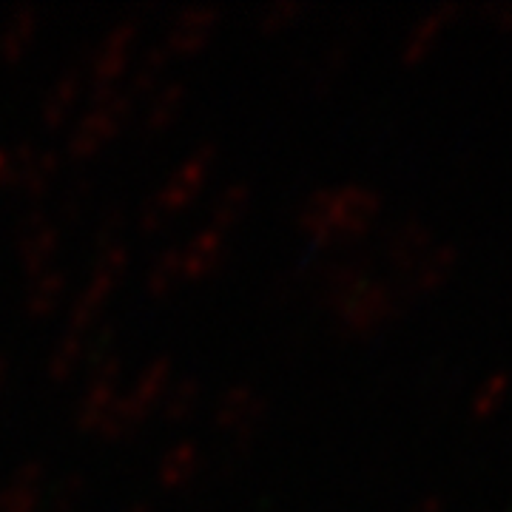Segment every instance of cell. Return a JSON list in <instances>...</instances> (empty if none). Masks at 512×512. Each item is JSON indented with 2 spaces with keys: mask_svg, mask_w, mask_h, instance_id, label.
Here are the masks:
<instances>
[{
  "mask_svg": "<svg viewBox=\"0 0 512 512\" xmlns=\"http://www.w3.org/2000/svg\"><path fill=\"white\" fill-rule=\"evenodd\" d=\"M92 202V180H74V183L66 185L63 197H60V220L80 222L86 208Z\"/></svg>",
  "mask_w": 512,
  "mask_h": 512,
  "instance_id": "484cf974",
  "label": "cell"
},
{
  "mask_svg": "<svg viewBox=\"0 0 512 512\" xmlns=\"http://www.w3.org/2000/svg\"><path fill=\"white\" fill-rule=\"evenodd\" d=\"M168 63H171V57L165 52L163 43L146 49L143 55L134 60V66H131V72H128V86L123 92H126L134 103H137L140 97H151V94L163 86Z\"/></svg>",
  "mask_w": 512,
  "mask_h": 512,
  "instance_id": "d6986e66",
  "label": "cell"
},
{
  "mask_svg": "<svg viewBox=\"0 0 512 512\" xmlns=\"http://www.w3.org/2000/svg\"><path fill=\"white\" fill-rule=\"evenodd\" d=\"M57 251H60V228L55 220H49L43 211H32L23 217L18 228V256L20 268L29 279H35L43 271L55 268Z\"/></svg>",
  "mask_w": 512,
  "mask_h": 512,
  "instance_id": "30bf717a",
  "label": "cell"
},
{
  "mask_svg": "<svg viewBox=\"0 0 512 512\" xmlns=\"http://www.w3.org/2000/svg\"><path fill=\"white\" fill-rule=\"evenodd\" d=\"M83 495H86V478L80 473H66L43 495V510L49 507V512H74V507L83 501Z\"/></svg>",
  "mask_w": 512,
  "mask_h": 512,
  "instance_id": "d4e9b609",
  "label": "cell"
},
{
  "mask_svg": "<svg viewBox=\"0 0 512 512\" xmlns=\"http://www.w3.org/2000/svg\"><path fill=\"white\" fill-rule=\"evenodd\" d=\"M183 282V259L180 248H165L163 254L151 262L146 274V293L151 299H165L177 291Z\"/></svg>",
  "mask_w": 512,
  "mask_h": 512,
  "instance_id": "603a6c76",
  "label": "cell"
},
{
  "mask_svg": "<svg viewBox=\"0 0 512 512\" xmlns=\"http://www.w3.org/2000/svg\"><path fill=\"white\" fill-rule=\"evenodd\" d=\"M251 202H254V191H251L248 183L237 180V183L225 185L217 194L214 205H211L208 228H214V231L228 237V231H234L239 222L245 220V214L251 211Z\"/></svg>",
  "mask_w": 512,
  "mask_h": 512,
  "instance_id": "ffe728a7",
  "label": "cell"
},
{
  "mask_svg": "<svg viewBox=\"0 0 512 512\" xmlns=\"http://www.w3.org/2000/svg\"><path fill=\"white\" fill-rule=\"evenodd\" d=\"M262 399H265V396H259L251 384H234V387H228L220 399H217L214 416H211L214 430L231 436L237 427H242V424L248 421V416L262 404Z\"/></svg>",
  "mask_w": 512,
  "mask_h": 512,
  "instance_id": "ac0fdd59",
  "label": "cell"
},
{
  "mask_svg": "<svg viewBox=\"0 0 512 512\" xmlns=\"http://www.w3.org/2000/svg\"><path fill=\"white\" fill-rule=\"evenodd\" d=\"M200 402L202 382L197 376H183V379L168 384L163 402H160V413L168 424H183L200 410Z\"/></svg>",
  "mask_w": 512,
  "mask_h": 512,
  "instance_id": "7402d4cb",
  "label": "cell"
},
{
  "mask_svg": "<svg viewBox=\"0 0 512 512\" xmlns=\"http://www.w3.org/2000/svg\"><path fill=\"white\" fill-rule=\"evenodd\" d=\"M15 154V191H18L23 200L29 205H40V202L49 197L52 185L60 177V154L46 148V151H35L29 143H20L12 148Z\"/></svg>",
  "mask_w": 512,
  "mask_h": 512,
  "instance_id": "9c48e42d",
  "label": "cell"
},
{
  "mask_svg": "<svg viewBox=\"0 0 512 512\" xmlns=\"http://www.w3.org/2000/svg\"><path fill=\"white\" fill-rule=\"evenodd\" d=\"M83 74L77 69H66V72L57 77L55 83L49 86V92L40 103V126L46 131H63L69 126V120L74 117V109L80 103V94H83Z\"/></svg>",
  "mask_w": 512,
  "mask_h": 512,
  "instance_id": "4fadbf2b",
  "label": "cell"
},
{
  "mask_svg": "<svg viewBox=\"0 0 512 512\" xmlns=\"http://www.w3.org/2000/svg\"><path fill=\"white\" fill-rule=\"evenodd\" d=\"M185 100H188V89H185V83H177V80L163 83L151 94L146 117H143V131L148 137H163L165 131L177 126V120L183 117Z\"/></svg>",
  "mask_w": 512,
  "mask_h": 512,
  "instance_id": "e0dca14e",
  "label": "cell"
},
{
  "mask_svg": "<svg viewBox=\"0 0 512 512\" xmlns=\"http://www.w3.org/2000/svg\"><path fill=\"white\" fill-rule=\"evenodd\" d=\"M120 373H123V365L117 356L89 367V382H86V390H83V396L77 402V413H74V424L80 433L92 436L100 430V424L109 416L111 404L120 396Z\"/></svg>",
  "mask_w": 512,
  "mask_h": 512,
  "instance_id": "ba28073f",
  "label": "cell"
},
{
  "mask_svg": "<svg viewBox=\"0 0 512 512\" xmlns=\"http://www.w3.org/2000/svg\"><path fill=\"white\" fill-rule=\"evenodd\" d=\"M305 12H308L305 3H291V0H285V3H271V6H265V9L259 12L256 29H259V35L265 37L282 35V32H288L291 26H296L299 20L305 18Z\"/></svg>",
  "mask_w": 512,
  "mask_h": 512,
  "instance_id": "cb8c5ba5",
  "label": "cell"
},
{
  "mask_svg": "<svg viewBox=\"0 0 512 512\" xmlns=\"http://www.w3.org/2000/svg\"><path fill=\"white\" fill-rule=\"evenodd\" d=\"M379 211V202L356 185L319 188L302 202L296 225L313 248H328L336 239L356 237L367 231Z\"/></svg>",
  "mask_w": 512,
  "mask_h": 512,
  "instance_id": "6da1fadb",
  "label": "cell"
},
{
  "mask_svg": "<svg viewBox=\"0 0 512 512\" xmlns=\"http://www.w3.org/2000/svg\"><path fill=\"white\" fill-rule=\"evenodd\" d=\"M171 376H174L171 359L160 356V359L148 362V365L140 370V376L131 382V387L123 390V393L117 396V402L111 404L109 416L100 424L97 436L106 441H120L126 439V436H131L140 424H146L148 416H151L154 410H160L165 390H168V384L174 382Z\"/></svg>",
  "mask_w": 512,
  "mask_h": 512,
  "instance_id": "277c9868",
  "label": "cell"
},
{
  "mask_svg": "<svg viewBox=\"0 0 512 512\" xmlns=\"http://www.w3.org/2000/svg\"><path fill=\"white\" fill-rule=\"evenodd\" d=\"M202 470V450L194 441H177L165 450L157 464V487L165 493H177L188 487Z\"/></svg>",
  "mask_w": 512,
  "mask_h": 512,
  "instance_id": "9a60e30c",
  "label": "cell"
},
{
  "mask_svg": "<svg viewBox=\"0 0 512 512\" xmlns=\"http://www.w3.org/2000/svg\"><path fill=\"white\" fill-rule=\"evenodd\" d=\"M128 265H131V254L123 242L106 245L97 262H94L92 279L83 285V291L77 293V299L69 308V325L66 330L80 333V336H92L94 325L100 322L103 311L109 308L111 296L117 293L123 276H126Z\"/></svg>",
  "mask_w": 512,
  "mask_h": 512,
  "instance_id": "5b68a950",
  "label": "cell"
},
{
  "mask_svg": "<svg viewBox=\"0 0 512 512\" xmlns=\"http://www.w3.org/2000/svg\"><path fill=\"white\" fill-rule=\"evenodd\" d=\"M183 259V282L200 285L205 279L217 276L228 262V237L214 228H200L194 237L180 248Z\"/></svg>",
  "mask_w": 512,
  "mask_h": 512,
  "instance_id": "8fae6325",
  "label": "cell"
},
{
  "mask_svg": "<svg viewBox=\"0 0 512 512\" xmlns=\"http://www.w3.org/2000/svg\"><path fill=\"white\" fill-rule=\"evenodd\" d=\"M222 12L214 6H188L168 23L165 52L171 60H194L200 57L220 29Z\"/></svg>",
  "mask_w": 512,
  "mask_h": 512,
  "instance_id": "52a82bcc",
  "label": "cell"
},
{
  "mask_svg": "<svg viewBox=\"0 0 512 512\" xmlns=\"http://www.w3.org/2000/svg\"><path fill=\"white\" fill-rule=\"evenodd\" d=\"M123 225H126V214L120 211V208H109L106 214H103V220H100V245L106 248V245H114L117 237H120V231H123Z\"/></svg>",
  "mask_w": 512,
  "mask_h": 512,
  "instance_id": "4316f807",
  "label": "cell"
},
{
  "mask_svg": "<svg viewBox=\"0 0 512 512\" xmlns=\"http://www.w3.org/2000/svg\"><path fill=\"white\" fill-rule=\"evenodd\" d=\"M86 342H89V336H80L72 330H66L57 339V345L49 353V362H46V379L55 387L69 382L77 373V367L86 362Z\"/></svg>",
  "mask_w": 512,
  "mask_h": 512,
  "instance_id": "44dd1931",
  "label": "cell"
},
{
  "mask_svg": "<svg viewBox=\"0 0 512 512\" xmlns=\"http://www.w3.org/2000/svg\"><path fill=\"white\" fill-rule=\"evenodd\" d=\"M15 185V154L12 148L0 146V191Z\"/></svg>",
  "mask_w": 512,
  "mask_h": 512,
  "instance_id": "83f0119b",
  "label": "cell"
},
{
  "mask_svg": "<svg viewBox=\"0 0 512 512\" xmlns=\"http://www.w3.org/2000/svg\"><path fill=\"white\" fill-rule=\"evenodd\" d=\"M37 35H40V15L32 6H23L9 18V23L0 32V63L6 69L20 66L26 57L32 55Z\"/></svg>",
  "mask_w": 512,
  "mask_h": 512,
  "instance_id": "5bb4252c",
  "label": "cell"
},
{
  "mask_svg": "<svg viewBox=\"0 0 512 512\" xmlns=\"http://www.w3.org/2000/svg\"><path fill=\"white\" fill-rule=\"evenodd\" d=\"M137 43H140L137 20H123L103 37V43L97 46L92 57V69H89L92 97L120 89V83L126 80L134 60H137Z\"/></svg>",
  "mask_w": 512,
  "mask_h": 512,
  "instance_id": "8992f818",
  "label": "cell"
},
{
  "mask_svg": "<svg viewBox=\"0 0 512 512\" xmlns=\"http://www.w3.org/2000/svg\"><path fill=\"white\" fill-rule=\"evenodd\" d=\"M46 467L43 461H23L0 490V512H43Z\"/></svg>",
  "mask_w": 512,
  "mask_h": 512,
  "instance_id": "7c38bea8",
  "label": "cell"
},
{
  "mask_svg": "<svg viewBox=\"0 0 512 512\" xmlns=\"http://www.w3.org/2000/svg\"><path fill=\"white\" fill-rule=\"evenodd\" d=\"M214 165H217V148L214 146H202L191 151L183 163L168 174L163 188L143 205V211L137 217L140 231L146 237L163 234L171 220L185 214L205 194V188L211 183V174H214Z\"/></svg>",
  "mask_w": 512,
  "mask_h": 512,
  "instance_id": "7a4b0ae2",
  "label": "cell"
},
{
  "mask_svg": "<svg viewBox=\"0 0 512 512\" xmlns=\"http://www.w3.org/2000/svg\"><path fill=\"white\" fill-rule=\"evenodd\" d=\"M6 376H9V362L0 356V387H3V382H6Z\"/></svg>",
  "mask_w": 512,
  "mask_h": 512,
  "instance_id": "f546056e",
  "label": "cell"
},
{
  "mask_svg": "<svg viewBox=\"0 0 512 512\" xmlns=\"http://www.w3.org/2000/svg\"><path fill=\"white\" fill-rule=\"evenodd\" d=\"M134 114V100L123 89L94 94L92 109L77 117L66 137V157L72 163H92L123 134Z\"/></svg>",
  "mask_w": 512,
  "mask_h": 512,
  "instance_id": "3957f363",
  "label": "cell"
},
{
  "mask_svg": "<svg viewBox=\"0 0 512 512\" xmlns=\"http://www.w3.org/2000/svg\"><path fill=\"white\" fill-rule=\"evenodd\" d=\"M69 291V274L60 271V268H49L40 276H35L29 282V291H26V316L32 322H46L57 313V308L63 305Z\"/></svg>",
  "mask_w": 512,
  "mask_h": 512,
  "instance_id": "2e32d148",
  "label": "cell"
},
{
  "mask_svg": "<svg viewBox=\"0 0 512 512\" xmlns=\"http://www.w3.org/2000/svg\"><path fill=\"white\" fill-rule=\"evenodd\" d=\"M126 512H154V507H151V504H146V501H134V504H131Z\"/></svg>",
  "mask_w": 512,
  "mask_h": 512,
  "instance_id": "f1b7e54d",
  "label": "cell"
}]
</instances>
